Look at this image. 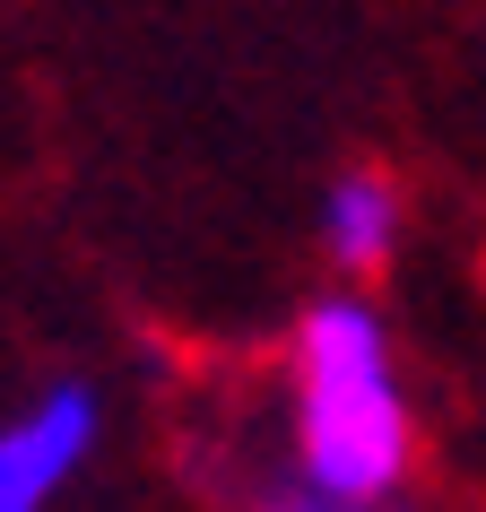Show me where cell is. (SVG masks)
<instances>
[{"label": "cell", "mask_w": 486, "mask_h": 512, "mask_svg": "<svg viewBox=\"0 0 486 512\" xmlns=\"http://www.w3.org/2000/svg\"><path fill=\"white\" fill-rule=\"evenodd\" d=\"M304 486L339 504H400L417 478V408L400 339L365 287H322L287 330V452Z\"/></svg>", "instance_id": "obj_1"}, {"label": "cell", "mask_w": 486, "mask_h": 512, "mask_svg": "<svg viewBox=\"0 0 486 512\" xmlns=\"http://www.w3.org/2000/svg\"><path fill=\"white\" fill-rule=\"evenodd\" d=\"M105 443V391L79 374L44 382L0 417V512H53Z\"/></svg>", "instance_id": "obj_2"}, {"label": "cell", "mask_w": 486, "mask_h": 512, "mask_svg": "<svg viewBox=\"0 0 486 512\" xmlns=\"http://www.w3.org/2000/svg\"><path fill=\"white\" fill-rule=\"evenodd\" d=\"M408 183L391 165H339L313 200V243H322V261L339 270V287H365L400 261L408 243Z\"/></svg>", "instance_id": "obj_3"}, {"label": "cell", "mask_w": 486, "mask_h": 512, "mask_svg": "<svg viewBox=\"0 0 486 512\" xmlns=\"http://www.w3.org/2000/svg\"><path fill=\"white\" fill-rule=\"evenodd\" d=\"M243 512H408V495L400 504H339L322 486H304L296 469H261V478L243 486Z\"/></svg>", "instance_id": "obj_4"}]
</instances>
